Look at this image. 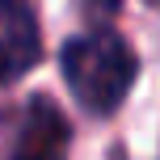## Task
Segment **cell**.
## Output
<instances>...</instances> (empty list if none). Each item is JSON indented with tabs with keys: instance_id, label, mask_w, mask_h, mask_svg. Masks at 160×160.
<instances>
[{
	"instance_id": "7a4b0ae2",
	"label": "cell",
	"mask_w": 160,
	"mask_h": 160,
	"mask_svg": "<svg viewBox=\"0 0 160 160\" xmlns=\"http://www.w3.org/2000/svg\"><path fill=\"white\" fill-rule=\"evenodd\" d=\"M68 156V118L51 97H30L17 118V139L8 160H63Z\"/></svg>"
},
{
	"instance_id": "6da1fadb",
	"label": "cell",
	"mask_w": 160,
	"mask_h": 160,
	"mask_svg": "<svg viewBox=\"0 0 160 160\" xmlns=\"http://www.w3.org/2000/svg\"><path fill=\"white\" fill-rule=\"evenodd\" d=\"M59 68H63V80L72 88V97L80 101V110L105 118L131 93L139 59H135V51H131V42L122 34L93 30V34H80V38H72L63 47Z\"/></svg>"
},
{
	"instance_id": "277c9868",
	"label": "cell",
	"mask_w": 160,
	"mask_h": 160,
	"mask_svg": "<svg viewBox=\"0 0 160 160\" xmlns=\"http://www.w3.org/2000/svg\"><path fill=\"white\" fill-rule=\"evenodd\" d=\"M156 4H160V0H156Z\"/></svg>"
},
{
	"instance_id": "3957f363",
	"label": "cell",
	"mask_w": 160,
	"mask_h": 160,
	"mask_svg": "<svg viewBox=\"0 0 160 160\" xmlns=\"http://www.w3.org/2000/svg\"><path fill=\"white\" fill-rule=\"evenodd\" d=\"M42 55L38 21L21 0H0V84L25 76Z\"/></svg>"
}]
</instances>
